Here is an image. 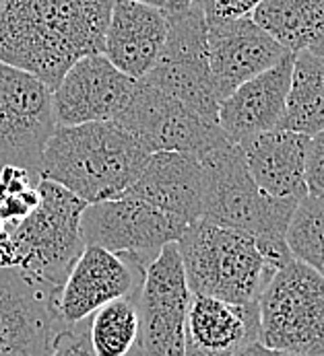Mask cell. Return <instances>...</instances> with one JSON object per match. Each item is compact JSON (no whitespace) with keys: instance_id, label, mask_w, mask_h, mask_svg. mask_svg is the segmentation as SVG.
<instances>
[{"instance_id":"1","label":"cell","mask_w":324,"mask_h":356,"mask_svg":"<svg viewBox=\"0 0 324 356\" xmlns=\"http://www.w3.org/2000/svg\"><path fill=\"white\" fill-rule=\"evenodd\" d=\"M114 0H4L0 62L21 68L54 91L81 58L104 51Z\"/></svg>"},{"instance_id":"2","label":"cell","mask_w":324,"mask_h":356,"mask_svg":"<svg viewBox=\"0 0 324 356\" xmlns=\"http://www.w3.org/2000/svg\"><path fill=\"white\" fill-rule=\"evenodd\" d=\"M145 153L116 122L56 126L40 156V179L54 181L85 204L126 192L143 171Z\"/></svg>"},{"instance_id":"3","label":"cell","mask_w":324,"mask_h":356,"mask_svg":"<svg viewBox=\"0 0 324 356\" xmlns=\"http://www.w3.org/2000/svg\"><path fill=\"white\" fill-rule=\"evenodd\" d=\"M199 161L203 165L201 218L250 235L277 268L293 259L285 231L298 202L263 192L248 173L238 145L227 143Z\"/></svg>"},{"instance_id":"4","label":"cell","mask_w":324,"mask_h":356,"mask_svg":"<svg viewBox=\"0 0 324 356\" xmlns=\"http://www.w3.org/2000/svg\"><path fill=\"white\" fill-rule=\"evenodd\" d=\"M176 245L192 295L252 305L279 270L250 235L205 218L188 225Z\"/></svg>"},{"instance_id":"5","label":"cell","mask_w":324,"mask_h":356,"mask_svg":"<svg viewBox=\"0 0 324 356\" xmlns=\"http://www.w3.org/2000/svg\"><path fill=\"white\" fill-rule=\"evenodd\" d=\"M38 190L40 204L10 227L13 268L62 286L85 250L79 225L87 204L48 179H40Z\"/></svg>"},{"instance_id":"6","label":"cell","mask_w":324,"mask_h":356,"mask_svg":"<svg viewBox=\"0 0 324 356\" xmlns=\"http://www.w3.org/2000/svg\"><path fill=\"white\" fill-rule=\"evenodd\" d=\"M259 342L302 356H324V278L310 266L289 259L259 301Z\"/></svg>"},{"instance_id":"7","label":"cell","mask_w":324,"mask_h":356,"mask_svg":"<svg viewBox=\"0 0 324 356\" xmlns=\"http://www.w3.org/2000/svg\"><path fill=\"white\" fill-rule=\"evenodd\" d=\"M165 15V44L153 68L141 81L184 103L201 118L217 122L219 97L209 66L207 19L196 2L184 10Z\"/></svg>"},{"instance_id":"8","label":"cell","mask_w":324,"mask_h":356,"mask_svg":"<svg viewBox=\"0 0 324 356\" xmlns=\"http://www.w3.org/2000/svg\"><path fill=\"white\" fill-rule=\"evenodd\" d=\"M111 122L149 154L167 151L203 159L229 143L217 122L201 118L141 79L134 83L126 107Z\"/></svg>"},{"instance_id":"9","label":"cell","mask_w":324,"mask_h":356,"mask_svg":"<svg viewBox=\"0 0 324 356\" xmlns=\"http://www.w3.org/2000/svg\"><path fill=\"white\" fill-rule=\"evenodd\" d=\"M192 293L176 243L147 264L137 297L139 336L128 356H186V313Z\"/></svg>"},{"instance_id":"10","label":"cell","mask_w":324,"mask_h":356,"mask_svg":"<svg viewBox=\"0 0 324 356\" xmlns=\"http://www.w3.org/2000/svg\"><path fill=\"white\" fill-rule=\"evenodd\" d=\"M58 289L21 268H0V356L54 350L70 327L58 313Z\"/></svg>"},{"instance_id":"11","label":"cell","mask_w":324,"mask_h":356,"mask_svg":"<svg viewBox=\"0 0 324 356\" xmlns=\"http://www.w3.org/2000/svg\"><path fill=\"white\" fill-rule=\"evenodd\" d=\"M85 245H98L111 254L137 255L151 264L167 243H176L188 222L130 196L87 204L81 214Z\"/></svg>"},{"instance_id":"12","label":"cell","mask_w":324,"mask_h":356,"mask_svg":"<svg viewBox=\"0 0 324 356\" xmlns=\"http://www.w3.org/2000/svg\"><path fill=\"white\" fill-rule=\"evenodd\" d=\"M54 130L52 91L33 74L0 62V169L13 165L38 175Z\"/></svg>"},{"instance_id":"13","label":"cell","mask_w":324,"mask_h":356,"mask_svg":"<svg viewBox=\"0 0 324 356\" xmlns=\"http://www.w3.org/2000/svg\"><path fill=\"white\" fill-rule=\"evenodd\" d=\"M145 268L137 255L111 254L98 245H85L58 289V313L62 321L75 325L100 307L139 295Z\"/></svg>"},{"instance_id":"14","label":"cell","mask_w":324,"mask_h":356,"mask_svg":"<svg viewBox=\"0 0 324 356\" xmlns=\"http://www.w3.org/2000/svg\"><path fill=\"white\" fill-rule=\"evenodd\" d=\"M134 83L104 54L77 60L52 91L56 126L116 120L130 99Z\"/></svg>"},{"instance_id":"15","label":"cell","mask_w":324,"mask_h":356,"mask_svg":"<svg viewBox=\"0 0 324 356\" xmlns=\"http://www.w3.org/2000/svg\"><path fill=\"white\" fill-rule=\"evenodd\" d=\"M207 48L219 103L287 54L250 15L207 23Z\"/></svg>"},{"instance_id":"16","label":"cell","mask_w":324,"mask_h":356,"mask_svg":"<svg viewBox=\"0 0 324 356\" xmlns=\"http://www.w3.org/2000/svg\"><path fill=\"white\" fill-rule=\"evenodd\" d=\"M293 54L287 51L275 66L240 85L219 103L217 124L231 145L279 128L289 91Z\"/></svg>"},{"instance_id":"17","label":"cell","mask_w":324,"mask_h":356,"mask_svg":"<svg viewBox=\"0 0 324 356\" xmlns=\"http://www.w3.org/2000/svg\"><path fill=\"white\" fill-rule=\"evenodd\" d=\"M165 35L167 15L163 8L134 0H114L102 54L120 72L139 81L153 68Z\"/></svg>"},{"instance_id":"18","label":"cell","mask_w":324,"mask_h":356,"mask_svg":"<svg viewBox=\"0 0 324 356\" xmlns=\"http://www.w3.org/2000/svg\"><path fill=\"white\" fill-rule=\"evenodd\" d=\"M122 196L151 204L192 225L203 216V165L192 154L151 153Z\"/></svg>"},{"instance_id":"19","label":"cell","mask_w":324,"mask_h":356,"mask_svg":"<svg viewBox=\"0 0 324 356\" xmlns=\"http://www.w3.org/2000/svg\"><path fill=\"white\" fill-rule=\"evenodd\" d=\"M259 342V307L192 295L186 313V356H233Z\"/></svg>"},{"instance_id":"20","label":"cell","mask_w":324,"mask_h":356,"mask_svg":"<svg viewBox=\"0 0 324 356\" xmlns=\"http://www.w3.org/2000/svg\"><path fill=\"white\" fill-rule=\"evenodd\" d=\"M308 138L298 132L272 128L238 147L244 154L248 173L263 192L272 198L300 202L308 196L304 177Z\"/></svg>"},{"instance_id":"21","label":"cell","mask_w":324,"mask_h":356,"mask_svg":"<svg viewBox=\"0 0 324 356\" xmlns=\"http://www.w3.org/2000/svg\"><path fill=\"white\" fill-rule=\"evenodd\" d=\"M250 17L291 54L324 44V0H261Z\"/></svg>"},{"instance_id":"22","label":"cell","mask_w":324,"mask_h":356,"mask_svg":"<svg viewBox=\"0 0 324 356\" xmlns=\"http://www.w3.org/2000/svg\"><path fill=\"white\" fill-rule=\"evenodd\" d=\"M279 128L304 136L324 130V58L318 51L293 54L289 91Z\"/></svg>"},{"instance_id":"23","label":"cell","mask_w":324,"mask_h":356,"mask_svg":"<svg viewBox=\"0 0 324 356\" xmlns=\"http://www.w3.org/2000/svg\"><path fill=\"white\" fill-rule=\"evenodd\" d=\"M137 297H122L87 317V336L95 356H128L139 336Z\"/></svg>"},{"instance_id":"24","label":"cell","mask_w":324,"mask_h":356,"mask_svg":"<svg viewBox=\"0 0 324 356\" xmlns=\"http://www.w3.org/2000/svg\"><path fill=\"white\" fill-rule=\"evenodd\" d=\"M285 241L293 259L310 266L324 278V198L308 194L298 202Z\"/></svg>"},{"instance_id":"25","label":"cell","mask_w":324,"mask_h":356,"mask_svg":"<svg viewBox=\"0 0 324 356\" xmlns=\"http://www.w3.org/2000/svg\"><path fill=\"white\" fill-rule=\"evenodd\" d=\"M304 177L308 194L324 198V130L308 138Z\"/></svg>"},{"instance_id":"26","label":"cell","mask_w":324,"mask_h":356,"mask_svg":"<svg viewBox=\"0 0 324 356\" xmlns=\"http://www.w3.org/2000/svg\"><path fill=\"white\" fill-rule=\"evenodd\" d=\"M201 6L207 23L250 15L261 0H192Z\"/></svg>"},{"instance_id":"27","label":"cell","mask_w":324,"mask_h":356,"mask_svg":"<svg viewBox=\"0 0 324 356\" xmlns=\"http://www.w3.org/2000/svg\"><path fill=\"white\" fill-rule=\"evenodd\" d=\"M48 356H95L89 344V336H87V319L70 325L60 336L54 350Z\"/></svg>"},{"instance_id":"28","label":"cell","mask_w":324,"mask_h":356,"mask_svg":"<svg viewBox=\"0 0 324 356\" xmlns=\"http://www.w3.org/2000/svg\"><path fill=\"white\" fill-rule=\"evenodd\" d=\"M233 356H302V355H291V353H281V350H272L267 348L261 342H252L246 348H242L240 353H236Z\"/></svg>"},{"instance_id":"29","label":"cell","mask_w":324,"mask_h":356,"mask_svg":"<svg viewBox=\"0 0 324 356\" xmlns=\"http://www.w3.org/2000/svg\"><path fill=\"white\" fill-rule=\"evenodd\" d=\"M192 4V0H167L165 4V13H178V10H184Z\"/></svg>"},{"instance_id":"30","label":"cell","mask_w":324,"mask_h":356,"mask_svg":"<svg viewBox=\"0 0 324 356\" xmlns=\"http://www.w3.org/2000/svg\"><path fill=\"white\" fill-rule=\"evenodd\" d=\"M134 2H143L149 6H157V8H165V4H167V0H134Z\"/></svg>"},{"instance_id":"31","label":"cell","mask_w":324,"mask_h":356,"mask_svg":"<svg viewBox=\"0 0 324 356\" xmlns=\"http://www.w3.org/2000/svg\"><path fill=\"white\" fill-rule=\"evenodd\" d=\"M314 51H318V54H321V56H323V58H324V44H321L318 48H314Z\"/></svg>"},{"instance_id":"32","label":"cell","mask_w":324,"mask_h":356,"mask_svg":"<svg viewBox=\"0 0 324 356\" xmlns=\"http://www.w3.org/2000/svg\"><path fill=\"white\" fill-rule=\"evenodd\" d=\"M2 4H4V0H0V8H2Z\"/></svg>"}]
</instances>
